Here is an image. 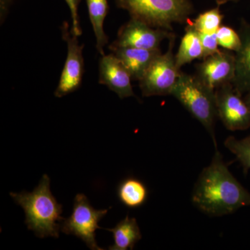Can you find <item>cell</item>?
Instances as JSON below:
<instances>
[{"label":"cell","instance_id":"obj_11","mask_svg":"<svg viewBox=\"0 0 250 250\" xmlns=\"http://www.w3.org/2000/svg\"><path fill=\"white\" fill-rule=\"evenodd\" d=\"M131 75L113 54L104 55L99 62V83L105 85L121 99L135 97Z\"/></svg>","mask_w":250,"mask_h":250},{"label":"cell","instance_id":"obj_2","mask_svg":"<svg viewBox=\"0 0 250 250\" xmlns=\"http://www.w3.org/2000/svg\"><path fill=\"white\" fill-rule=\"evenodd\" d=\"M11 197L25 213V224L28 229L36 236L59 238L62 222V205L57 202L50 190V179L44 174L38 187L29 192L10 193Z\"/></svg>","mask_w":250,"mask_h":250},{"label":"cell","instance_id":"obj_9","mask_svg":"<svg viewBox=\"0 0 250 250\" xmlns=\"http://www.w3.org/2000/svg\"><path fill=\"white\" fill-rule=\"evenodd\" d=\"M173 35L170 31L152 27L131 18L129 22L122 26L116 40L111 45L146 49H160L161 42L165 39L169 40Z\"/></svg>","mask_w":250,"mask_h":250},{"label":"cell","instance_id":"obj_4","mask_svg":"<svg viewBox=\"0 0 250 250\" xmlns=\"http://www.w3.org/2000/svg\"><path fill=\"white\" fill-rule=\"evenodd\" d=\"M170 95L205 126L217 149L214 125L218 116L215 90L205 84L196 75L182 72Z\"/></svg>","mask_w":250,"mask_h":250},{"label":"cell","instance_id":"obj_18","mask_svg":"<svg viewBox=\"0 0 250 250\" xmlns=\"http://www.w3.org/2000/svg\"><path fill=\"white\" fill-rule=\"evenodd\" d=\"M223 18L220 6H218L216 8L202 13L191 22L199 33L215 34L221 27Z\"/></svg>","mask_w":250,"mask_h":250},{"label":"cell","instance_id":"obj_15","mask_svg":"<svg viewBox=\"0 0 250 250\" xmlns=\"http://www.w3.org/2000/svg\"><path fill=\"white\" fill-rule=\"evenodd\" d=\"M113 233L114 243L108 247L110 250H127L134 249L135 245L142 238V234L136 218H130L128 215L117 224L113 229H106Z\"/></svg>","mask_w":250,"mask_h":250},{"label":"cell","instance_id":"obj_5","mask_svg":"<svg viewBox=\"0 0 250 250\" xmlns=\"http://www.w3.org/2000/svg\"><path fill=\"white\" fill-rule=\"evenodd\" d=\"M174 41L175 35L169 39L167 52L160 54L153 61L139 81L143 97L171 95L182 72L176 65L173 54Z\"/></svg>","mask_w":250,"mask_h":250},{"label":"cell","instance_id":"obj_1","mask_svg":"<svg viewBox=\"0 0 250 250\" xmlns=\"http://www.w3.org/2000/svg\"><path fill=\"white\" fill-rule=\"evenodd\" d=\"M192 201L206 214L222 216L250 206V192L233 177L215 149L211 163L195 184Z\"/></svg>","mask_w":250,"mask_h":250},{"label":"cell","instance_id":"obj_7","mask_svg":"<svg viewBox=\"0 0 250 250\" xmlns=\"http://www.w3.org/2000/svg\"><path fill=\"white\" fill-rule=\"evenodd\" d=\"M62 39L66 42L67 53L65 65L62 69L58 86L54 92L56 98H62L76 91L80 88L84 72L83 62V45H80L78 36L69 30L67 22L62 23Z\"/></svg>","mask_w":250,"mask_h":250},{"label":"cell","instance_id":"obj_10","mask_svg":"<svg viewBox=\"0 0 250 250\" xmlns=\"http://www.w3.org/2000/svg\"><path fill=\"white\" fill-rule=\"evenodd\" d=\"M196 76L205 84L216 90L232 83L236 70V57L231 51L220 50L197 64Z\"/></svg>","mask_w":250,"mask_h":250},{"label":"cell","instance_id":"obj_13","mask_svg":"<svg viewBox=\"0 0 250 250\" xmlns=\"http://www.w3.org/2000/svg\"><path fill=\"white\" fill-rule=\"evenodd\" d=\"M238 33L241 46L235 54L236 70L232 85L243 95L250 92V24L242 20Z\"/></svg>","mask_w":250,"mask_h":250},{"label":"cell","instance_id":"obj_16","mask_svg":"<svg viewBox=\"0 0 250 250\" xmlns=\"http://www.w3.org/2000/svg\"><path fill=\"white\" fill-rule=\"evenodd\" d=\"M149 191L146 184L134 177L123 179L117 188V196L125 207L136 208L147 200Z\"/></svg>","mask_w":250,"mask_h":250},{"label":"cell","instance_id":"obj_25","mask_svg":"<svg viewBox=\"0 0 250 250\" xmlns=\"http://www.w3.org/2000/svg\"><path fill=\"white\" fill-rule=\"evenodd\" d=\"M245 100H246L247 104L248 105V106H249V108H250V92L247 93L246 97L245 98Z\"/></svg>","mask_w":250,"mask_h":250},{"label":"cell","instance_id":"obj_3","mask_svg":"<svg viewBox=\"0 0 250 250\" xmlns=\"http://www.w3.org/2000/svg\"><path fill=\"white\" fill-rule=\"evenodd\" d=\"M131 18L152 27L172 31L174 23L187 24L194 8L190 0H114Z\"/></svg>","mask_w":250,"mask_h":250},{"label":"cell","instance_id":"obj_24","mask_svg":"<svg viewBox=\"0 0 250 250\" xmlns=\"http://www.w3.org/2000/svg\"><path fill=\"white\" fill-rule=\"evenodd\" d=\"M215 1H216L218 6H221V5L226 4L229 1H238L239 0H215Z\"/></svg>","mask_w":250,"mask_h":250},{"label":"cell","instance_id":"obj_12","mask_svg":"<svg viewBox=\"0 0 250 250\" xmlns=\"http://www.w3.org/2000/svg\"><path fill=\"white\" fill-rule=\"evenodd\" d=\"M108 49L123 62L132 80L139 82L153 61L162 54L160 49H146L111 45Z\"/></svg>","mask_w":250,"mask_h":250},{"label":"cell","instance_id":"obj_6","mask_svg":"<svg viewBox=\"0 0 250 250\" xmlns=\"http://www.w3.org/2000/svg\"><path fill=\"white\" fill-rule=\"evenodd\" d=\"M108 209H95L83 194H77L74 200L70 216L64 218L61 224V231L67 235H74L82 240L92 250H104L97 244L95 231L99 223L106 214Z\"/></svg>","mask_w":250,"mask_h":250},{"label":"cell","instance_id":"obj_14","mask_svg":"<svg viewBox=\"0 0 250 250\" xmlns=\"http://www.w3.org/2000/svg\"><path fill=\"white\" fill-rule=\"evenodd\" d=\"M174 59L176 65L179 70L184 65L190 63L192 61L204 59V50L200 34L192 25L190 20L187 24L185 34L182 38Z\"/></svg>","mask_w":250,"mask_h":250},{"label":"cell","instance_id":"obj_20","mask_svg":"<svg viewBox=\"0 0 250 250\" xmlns=\"http://www.w3.org/2000/svg\"><path fill=\"white\" fill-rule=\"evenodd\" d=\"M219 46L226 50L236 52L241 46L239 33L228 26H221L216 31Z\"/></svg>","mask_w":250,"mask_h":250},{"label":"cell","instance_id":"obj_17","mask_svg":"<svg viewBox=\"0 0 250 250\" xmlns=\"http://www.w3.org/2000/svg\"><path fill=\"white\" fill-rule=\"evenodd\" d=\"M90 23L96 38L98 53L104 55V48L108 42V36L104 29V20L109 11L108 0H86Z\"/></svg>","mask_w":250,"mask_h":250},{"label":"cell","instance_id":"obj_22","mask_svg":"<svg viewBox=\"0 0 250 250\" xmlns=\"http://www.w3.org/2000/svg\"><path fill=\"white\" fill-rule=\"evenodd\" d=\"M67 3L69 9H70V14H71L72 26L71 32L72 34L77 36L82 35V28L80 25V21H79L78 7L81 0H65Z\"/></svg>","mask_w":250,"mask_h":250},{"label":"cell","instance_id":"obj_21","mask_svg":"<svg viewBox=\"0 0 250 250\" xmlns=\"http://www.w3.org/2000/svg\"><path fill=\"white\" fill-rule=\"evenodd\" d=\"M199 34H200L202 47H203L204 59L216 54L220 50L218 48L219 44L216 33L215 34L199 33Z\"/></svg>","mask_w":250,"mask_h":250},{"label":"cell","instance_id":"obj_23","mask_svg":"<svg viewBox=\"0 0 250 250\" xmlns=\"http://www.w3.org/2000/svg\"><path fill=\"white\" fill-rule=\"evenodd\" d=\"M12 0H0V20L1 24L4 22L9 13L10 6H11Z\"/></svg>","mask_w":250,"mask_h":250},{"label":"cell","instance_id":"obj_8","mask_svg":"<svg viewBox=\"0 0 250 250\" xmlns=\"http://www.w3.org/2000/svg\"><path fill=\"white\" fill-rule=\"evenodd\" d=\"M218 116L227 129L241 131L250 127V108L232 83L215 90Z\"/></svg>","mask_w":250,"mask_h":250},{"label":"cell","instance_id":"obj_19","mask_svg":"<svg viewBox=\"0 0 250 250\" xmlns=\"http://www.w3.org/2000/svg\"><path fill=\"white\" fill-rule=\"evenodd\" d=\"M225 147L236 156L244 171L250 169V134L245 139L238 140L230 136L225 141Z\"/></svg>","mask_w":250,"mask_h":250}]
</instances>
